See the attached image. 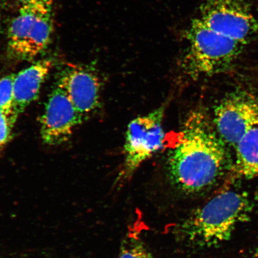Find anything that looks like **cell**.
<instances>
[{
    "label": "cell",
    "instance_id": "obj_14",
    "mask_svg": "<svg viewBox=\"0 0 258 258\" xmlns=\"http://www.w3.org/2000/svg\"><path fill=\"white\" fill-rule=\"evenodd\" d=\"M12 128L7 117L0 112V150L8 143Z\"/></svg>",
    "mask_w": 258,
    "mask_h": 258
},
{
    "label": "cell",
    "instance_id": "obj_10",
    "mask_svg": "<svg viewBox=\"0 0 258 258\" xmlns=\"http://www.w3.org/2000/svg\"><path fill=\"white\" fill-rule=\"evenodd\" d=\"M53 66L51 59H42L15 74L14 80V115H19L38 98L42 85Z\"/></svg>",
    "mask_w": 258,
    "mask_h": 258
},
{
    "label": "cell",
    "instance_id": "obj_16",
    "mask_svg": "<svg viewBox=\"0 0 258 258\" xmlns=\"http://www.w3.org/2000/svg\"><path fill=\"white\" fill-rule=\"evenodd\" d=\"M254 258H258V247L256 250L255 253H254Z\"/></svg>",
    "mask_w": 258,
    "mask_h": 258
},
{
    "label": "cell",
    "instance_id": "obj_15",
    "mask_svg": "<svg viewBox=\"0 0 258 258\" xmlns=\"http://www.w3.org/2000/svg\"><path fill=\"white\" fill-rule=\"evenodd\" d=\"M21 6L31 4V3L44 2H52V0H17Z\"/></svg>",
    "mask_w": 258,
    "mask_h": 258
},
{
    "label": "cell",
    "instance_id": "obj_1",
    "mask_svg": "<svg viewBox=\"0 0 258 258\" xmlns=\"http://www.w3.org/2000/svg\"><path fill=\"white\" fill-rule=\"evenodd\" d=\"M227 158L224 142L206 115L193 111L169 154L170 181L183 195H201L211 189L223 175Z\"/></svg>",
    "mask_w": 258,
    "mask_h": 258
},
{
    "label": "cell",
    "instance_id": "obj_12",
    "mask_svg": "<svg viewBox=\"0 0 258 258\" xmlns=\"http://www.w3.org/2000/svg\"><path fill=\"white\" fill-rule=\"evenodd\" d=\"M14 77L15 74H9L0 79V112L7 117L12 127L15 124L13 119Z\"/></svg>",
    "mask_w": 258,
    "mask_h": 258
},
{
    "label": "cell",
    "instance_id": "obj_4",
    "mask_svg": "<svg viewBox=\"0 0 258 258\" xmlns=\"http://www.w3.org/2000/svg\"><path fill=\"white\" fill-rule=\"evenodd\" d=\"M52 30V2L21 6L9 29L10 54L18 60L34 59L47 47Z\"/></svg>",
    "mask_w": 258,
    "mask_h": 258
},
{
    "label": "cell",
    "instance_id": "obj_6",
    "mask_svg": "<svg viewBox=\"0 0 258 258\" xmlns=\"http://www.w3.org/2000/svg\"><path fill=\"white\" fill-rule=\"evenodd\" d=\"M199 18L212 30L235 40L247 42L258 32V21L247 0H204Z\"/></svg>",
    "mask_w": 258,
    "mask_h": 258
},
{
    "label": "cell",
    "instance_id": "obj_3",
    "mask_svg": "<svg viewBox=\"0 0 258 258\" xmlns=\"http://www.w3.org/2000/svg\"><path fill=\"white\" fill-rule=\"evenodd\" d=\"M186 38L188 46L180 67L185 75L193 79L212 76L227 69L246 43L212 30L199 18L191 22Z\"/></svg>",
    "mask_w": 258,
    "mask_h": 258
},
{
    "label": "cell",
    "instance_id": "obj_5",
    "mask_svg": "<svg viewBox=\"0 0 258 258\" xmlns=\"http://www.w3.org/2000/svg\"><path fill=\"white\" fill-rule=\"evenodd\" d=\"M163 106L134 119L125 132L124 161L118 176L119 182L130 179L145 161L150 159L164 145Z\"/></svg>",
    "mask_w": 258,
    "mask_h": 258
},
{
    "label": "cell",
    "instance_id": "obj_7",
    "mask_svg": "<svg viewBox=\"0 0 258 258\" xmlns=\"http://www.w3.org/2000/svg\"><path fill=\"white\" fill-rule=\"evenodd\" d=\"M214 122L221 140L235 146L251 128L258 125V101L244 92L231 93L216 106Z\"/></svg>",
    "mask_w": 258,
    "mask_h": 258
},
{
    "label": "cell",
    "instance_id": "obj_17",
    "mask_svg": "<svg viewBox=\"0 0 258 258\" xmlns=\"http://www.w3.org/2000/svg\"></svg>",
    "mask_w": 258,
    "mask_h": 258
},
{
    "label": "cell",
    "instance_id": "obj_11",
    "mask_svg": "<svg viewBox=\"0 0 258 258\" xmlns=\"http://www.w3.org/2000/svg\"><path fill=\"white\" fill-rule=\"evenodd\" d=\"M235 147V176L247 179L258 177V125L248 132Z\"/></svg>",
    "mask_w": 258,
    "mask_h": 258
},
{
    "label": "cell",
    "instance_id": "obj_13",
    "mask_svg": "<svg viewBox=\"0 0 258 258\" xmlns=\"http://www.w3.org/2000/svg\"><path fill=\"white\" fill-rule=\"evenodd\" d=\"M117 258H154L140 238L128 236L121 244Z\"/></svg>",
    "mask_w": 258,
    "mask_h": 258
},
{
    "label": "cell",
    "instance_id": "obj_8",
    "mask_svg": "<svg viewBox=\"0 0 258 258\" xmlns=\"http://www.w3.org/2000/svg\"><path fill=\"white\" fill-rule=\"evenodd\" d=\"M84 120L66 93L56 85L48 98L40 119L42 140L50 146L66 143Z\"/></svg>",
    "mask_w": 258,
    "mask_h": 258
},
{
    "label": "cell",
    "instance_id": "obj_9",
    "mask_svg": "<svg viewBox=\"0 0 258 258\" xmlns=\"http://www.w3.org/2000/svg\"><path fill=\"white\" fill-rule=\"evenodd\" d=\"M57 86L63 90L84 119L98 108L100 82L95 73L77 66H70L60 74Z\"/></svg>",
    "mask_w": 258,
    "mask_h": 258
},
{
    "label": "cell",
    "instance_id": "obj_2",
    "mask_svg": "<svg viewBox=\"0 0 258 258\" xmlns=\"http://www.w3.org/2000/svg\"><path fill=\"white\" fill-rule=\"evenodd\" d=\"M250 211V203L245 194L224 191L183 219L174 233L190 247L215 246L230 239Z\"/></svg>",
    "mask_w": 258,
    "mask_h": 258
}]
</instances>
